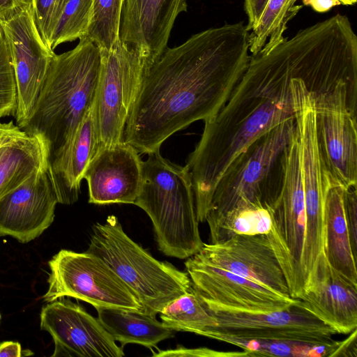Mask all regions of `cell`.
<instances>
[{"label": "cell", "mask_w": 357, "mask_h": 357, "mask_svg": "<svg viewBox=\"0 0 357 357\" xmlns=\"http://www.w3.org/2000/svg\"><path fill=\"white\" fill-rule=\"evenodd\" d=\"M249 46L250 33L240 22L167 47L145 71L123 142L149 154L192 123L213 117L246 70Z\"/></svg>", "instance_id": "6da1fadb"}, {"label": "cell", "mask_w": 357, "mask_h": 357, "mask_svg": "<svg viewBox=\"0 0 357 357\" xmlns=\"http://www.w3.org/2000/svg\"><path fill=\"white\" fill-rule=\"evenodd\" d=\"M299 66L296 34L267 53L251 56L228 100L204 122L202 137L185 165L199 222L206 221L215 186L232 160L258 137L294 119L291 81Z\"/></svg>", "instance_id": "7a4b0ae2"}, {"label": "cell", "mask_w": 357, "mask_h": 357, "mask_svg": "<svg viewBox=\"0 0 357 357\" xmlns=\"http://www.w3.org/2000/svg\"><path fill=\"white\" fill-rule=\"evenodd\" d=\"M73 50L53 56L33 110L22 129L46 142L48 160L72 138L92 108L98 86L100 52L86 38Z\"/></svg>", "instance_id": "3957f363"}, {"label": "cell", "mask_w": 357, "mask_h": 357, "mask_svg": "<svg viewBox=\"0 0 357 357\" xmlns=\"http://www.w3.org/2000/svg\"><path fill=\"white\" fill-rule=\"evenodd\" d=\"M142 165V183L134 204L149 216L160 251L188 259L204 244L190 174L185 166L164 158L160 151L149 153Z\"/></svg>", "instance_id": "277c9868"}, {"label": "cell", "mask_w": 357, "mask_h": 357, "mask_svg": "<svg viewBox=\"0 0 357 357\" xmlns=\"http://www.w3.org/2000/svg\"><path fill=\"white\" fill-rule=\"evenodd\" d=\"M87 252L100 258L137 298L146 312L156 315L192 289L186 272L160 261L133 241L115 215L92 228Z\"/></svg>", "instance_id": "5b68a950"}, {"label": "cell", "mask_w": 357, "mask_h": 357, "mask_svg": "<svg viewBox=\"0 0 357 357\" xmlns=\"http://www.w3.org/2000/svg\"><path fill=\"white\" fill-rule=\"evenodd\" d=\"M295 128L287 120L252 141L220 178L206 221L214 225L241 199L271 206L282 185L284 152Z\"/></svg>", "instance_id": "8992f818"}, {"label": "cell", "mask_w": 357, "mask_h": 357, "mask_svg": "<svg viewBox=\"0 0 357 357\" xmlns=\"http://www.w3.org/2000/svg\"><path fill=\"white\" fill-rule=\"evenodd\" d=\"M266 208L271 218L268 239L284 274L290 296L301 299L304 295L301 255L305 199L300 142L296 128L284 152L280 193L274 203Z\"/></svg>", "instance_id": "52a82bcc"}, {"label": "cell", "mask_w": 357, "mask_h": 357, "mask_svg": "<svg viewBox=\"0 0 357 357\" xmlns=\"http://www.w3.org/2000/svg\"><path fill=\"white\" fill-rule=\"evenodd\" d=\"M48 265V289L43 296L47 303L70 297L94 307H121L146 312L114 271L94 255L61 250Z\"/></svg>", "instance_id": "ba28073f"}, {"label": "cell", "mask_w": 357, "mask_h": 357, "mask_svg": "<svg viewBox=\"0 0 357 357\" xmlns=\"http://www.w3.org/2000/svg\"><path fill=\"white\" fill-rule=\"evenodd\" d=\"M100 52L93 107L98 149L123 142L126 123L147 68L138 52L121 40L112 50Z\"/></svg>", "instance_id": "9c48e42d"}, {"label": "cell", "mask_w": 357, "mask_h": 357, "mask_svg": "<svg viewBox=\"0 0 357 357\" xmlns=\"http://www.w3.org/2000/svg\"><path fill=\"white\" fill-rule=\"evenodd\" d=\"M316 138L321 166L331 184L357 185V108L344 82L314 96Z\"/></svg>", "instance_id": "30bf717a"}, {"label": "cell", "mask_w": 357, "mask_h": 357, "mask_svg": "<svg viewBox=\"0 0 357 357\" xmlns=\"http://www.w3.org/2000/svg\"><path fill=\"white\" fill-rule=\"evenodd\" d=\"M202 301L218 323L204 335L209 338L222 335L324 344L335 342L332 336L336 331L308 310L300 299L285 309L269 312L240 311Z\"/></svg>", "instance_id": "8fae6325"}, {"label": "cell", "mask_w": 357, "mask_h": 357, "mask_svg": "<svg viewBox=\"0 0 357 357\" xmlns=\"http://www.w3.org/2000/svg\"><path fill=\"white\" fill-rule=\"evenodd\" d=\"M13 68L16 125L22 130L33 110L55 53L44 43L33 8L0 22Z\"/></svg>", "instance_id": "7c38bea8"}, {"label": "cell", "mask_w": 357, "mask_h": 357, "mask_svg": "<svg viewBox=\"0 0 357 357\" xmlns=\"http://www.w3.org/2000/svg\"><path fill=\"white\" fill-rule=\"evenodd\" d=\"M40 326L52 336V357H122L124 352L98 319L64 298L43 307Z\"/></svg>", "instance_id": "4fadbf2b"}, {"label": "cell", "mask_w": 357, "mask_h": 357, "mask_svg": "<svg viewBox=\"0 0 357 357\" xmlns=\"http://www.w3.org/2000/svg\"><path fill=\"white\" fill-rule=\"evenodd\" d=\"M185 266L194 291L203 300L224 307L250 312H269L285 309L298 300L211 265L195 255L187 259Z\"/></svg>", "instance_id": "5bb4252c"}, {"label": "cell", "mask_w": 357, "mask_h": 357, "mask_svg": "<svg viewBox=\"0 0 357 357\" xmlns=\"http://www.w3.org/2000/svg\"><path fill=\"white\" fill-rule=\"evenodd\" d=\"M59 203L49 162L0 199V236L26 243L53 222Z\"/></svg>", "instance_id": "9a60e30c"}, {"label": "cell", "mask_w": 357, "mask_h": 357, "mask_svg": "<svg viewBox=\"0 0 357 357\" xmlns=\"http://www.w3.org/2000/svg\"><path fill=\"white\" fill-rule=\"evenodd\" d=\"M195 255L211 265L291 297L284 274L266 234L234 235L224 241L204 243Z\"/></svg>", "instance_id": "2e32d148"}, {"label": "cell", "mask_w": 357, "mask_h": 357, "mask_svg": "<svg viewBox=\"0 0 357 357\" xmlns=\"http://www.w3.org/2000/svg\"><path fill=\"white\" fill-rule=\"evenodd\" d=\"M142 165L139 152L130 144L121 142L100 147L84 176L89 202L134 204L142 183Z\"/></svg>", "instance_id": "e0dca14e"}, {"label": "cell", "mask_w": 357, "mask_h": 357, "mask_svg": "<svg viewBox=\"0 0 357 357\" xmlns=\"http://www.w3.org/2000/svg\"><path fill=\"white\" fill-rule=\"evenodd\" d=\"M186 10V0H123L120 39L148 68L167 47L175 20Z\"/></svg>", "instance_id": "ac0fdd59"}, {"label": "cell", "mask_w": 357, "mask_h": 357, "mask_svg": "<svg viewBox=\"0 0 357 357\" xmlns=\"http://www.w3.org/2000/svg\"><path fill=\"white\" fill-rule=\"evenodd\" d=\"M93 107L68 144L48 160L60 204H72L77 201L84 173L98 150Z\"/></svg>", "instance_id": "d6986e66"}, {"label": "cell", "mask_w": 357, "mask_h": 357, "mask_svg": "<svg viewBox=\"0 0 357 357\" xmlns=\"http://www.w3.org/2000/svg\"><path fill=\"white\" fill-rule=\"evenodd\" d=\"M303 305L337 333L357 328V285L328 263L314 289L300 299Z\"/></svg>", "instance_id": "ffe728a7"}, {"label": "cell", "mask_w": 357, "mask_h": 357, "mask_svg": "<svg viewBox=\"0 0 357 357\" xmlns=\"http://www.w3.org/2000/svg\"><path fill=\"white\" fill-rule=\"evenodd\" d=\"M344 190L340 185L328 183L324 202V252L329 264L357 285L356 257L352 251L344 213Z\"/></svg>", "instance_id": "44dd1931"}, {"label": "cell", "mask_w": 357, "mask_h": 357, "mask_svg": "<svg viewBox=\"0 0 357 357\" xmlns=\"http://www.w3.org/2000/svg\"><path fill=\"white\" fill-rule=\"evenodd\" d=\"M46 142L38 135H23L0 146V199L48 162Z\"/></svg>", "instance_id": "7402d4cb"}, {"label": "cell", "mask_w": 357, "mask_h": 357, "mask_svg": "<svg viewBox=\"0 0 357 357\" xmlns=\"http://www.w3.org/2000/svg\"><path fill=\"white\" fill-rule=\"evenodd\" d=\"M98 320L115 341L123 347L130 343L150 349L173 337V330L158 321L155 315L134 310L96 307Z\"/></svg>", "instance_id": "603a6c76"}, {"label": "cell", "mask_w": 357, "mask_h": 357, "mask_svg": "<svg viewBox=\"0 0 357 357\" xmlns=\"http://www.w3.org/2000/svg\"><path fill=\"white\" fill-rule=\"evenodd\" d=\"M271 227L268 208L261 202L243 199L209 227L211 243L224 241L234 235L266 234Z\"/></svg>", "instance_id": "cb8c5ba5"}, {"label": "cell", "mask_w": 357, "mask_h": 357, "mask_svg": "<svg viewBox=\"0 0 357 357\" xmlns=\"http://www.w3.org/2000/svg\"><path fill=\"white\" fill-rule=\"evenodd\" d=\"M297 0H268L257 24L250 33L249 51L252 56L267 53L282 43L287 24L302 6Z\"/></svg>", "instance_id": "d4e9b609"}, {"label": "cell", "mask_w": 357, "mask_h": 357, "mask_svg": "<svg viewBox=\"0 0 357 357\" xmlns=\"http://www.w3.org/2000/svg\"><path fill=\"white\" fill-rule=\"evenodd\" d=\"M159 314L162 323L176 331L204 336L218 326L215 319L192 288L169 303Z\"/></svg>", "instance_id": "484cf974"}, {"label": "cell", "mask_w": 357, "mask_h": 357, "mask_svg": "<svg viewBox=\"0 0 357 357\" xmlns=\"http://www.w3.org/2000/svg\"><path fill=\"white\" fill-rule=\"evenodd\" d=\"M215 340L241 348L247 356L331 357L339 341L331 344L299 341L266 340L219 335Z\"/></svg>", "instance_id": "4316f807"}, {"label": "cell", "mask_w": 357, "mask_h": 357, "mask_svg": "<svg viewBox=\"0 0 357 357\" xmlns=\"http://www.w3.org/2000/svg\"><path fill=\"white\" fill-rule=\"evenodd\" d=\"M123 0H93L89 24L83 36L100 51H109L120 42Z\"/></svg>", "instance_id": "83f0119b"}, {"label": "cell", "mask_w": 357, "mask_h": 357, "mask_svg": "<svg viewBox=\"0 0 357 357\" xmlns=\"http://www.w3.org/2000/svg\"><path fill=\"white\" fill-rule=\"evenodd\" d=\"M93 0H69L66 4L54 31L51 47L74 41L86 33Z\"/></svg>", "instance_id": "f1b7e54d"}, {"label": "cell", "mask_w": 357, "mask_h": 357, "mask_svg": "<svg viewBox=\"0 0 357 357\" xmlns=\"http://www.w3.org/2000/svg\"><path fill=\"white\" fill-rule=\"evenodd\" d=\"M15 107L14 71L9 50L2 33L0 39V119L10 115L14 116Z\"/></svg>", "instance_id": "f546056e"}, {"label": "cell", "mask_w": 357, "mask_h": 357, "mask_svg": "<svg viewBox=\"0 0 357 357\" xmlns=\"http://www.w3.org/2000/svg\"><path fill=\"white\" fill-rule=\"evenodd\" d=\"M69 0H34L33 13L37 29L46 46L51 40L61 13Z\"/></svg>", "instance_id": "4dcf8cb0"}, {"label": "cell", "mask_w": 357, "mask_h": 357, "mask_svg": "<svg viewBox=\"0 0 357 357\" xmlns=\"http://www.w3.org/2000/svg\"><path fill=\"white\" fill-rule=\"evenodd\" d=\"M344 207L353 253L357 251V185L344 190Z\"/></svg>", "instance_id": "1f68e13d"}, {"label": "cell", "mask_w": 357, "mask_h": 357, "mask_svg": "<svg viewBox=\"0 0 357 357\" xmlns=\"http://www.w3.org/2000/svg\"><path fill=\"white\" fill-rule=\"evenodd\" d=\"M153 356H178V357H233L247 356L245 351L222 352L212 350L206 347L188 349L183 347H178L175 349L159 350L158 353L153 354Z\"/></svg>", "instance_id": "d6a6232c"}, {"label": "cell", "mask_w": 357, "mask_h": 357, "mask_svg": "<svg viewBox=\"0 0 357 357\" xmlns=\"http://www.w3.org/2000/svg\"><path fill=\"white\" fill-rule=\"evenodd\" d=\"M34 0H0V22L33 8Z\"/></svg>", "instance_id": "836d02e7"}, {"label": "cell", "mask_w": 357, "mask_h": 357, "mask_svg": "<svg viewBox=\"0 0 357 357\" xmlns=\"http://www.w3.org/2000/svg\"><path fill=\"white\" fill-rule=\"evenodd\" d=\"M268 0H244V10L248 17L246 29L251 31L259 22Z\"/></svg>", "instance_id": "e575fe53"}, {"label": "cell", "mask_w": 357, "mask_h": 357, "mask_svg": "<svg viewBox=\"0 0 357 357\" xmlns=\"http://www.w3.org/2000/svg\"><path fill=\"white\" fill-rule=\"evenodd\" d=\"M351 335L344 340L339 341L332 356H357L356 335L357 330L355 329L350 333Z\"/></svg>", "instance_id": "d590c367"}, {"label": "cell", "mask_w": 357, "mask_h": 357, "mask_svg": "<svg viewBox=\"0 0 357 357\" xmlns=\"http://www.w3.org/2000/svg\"><path fill=\"white\" fill-rule=\"evenodd\" d=\"M24 132L17 125H15L13 121L8 123L0 121V146L9 142Z\"/></svg>", "instance_id": "8d00e7d4"}, {"label": "cell", "mask_w": 357, "mask_h": 357, "mask_svg": "<svg viewBox=\"0 0 357 357\" xmlns=\"http://www.w3.org/2000/svg\"><path fill=\"white\" fill-rule=\"evenodd\" d=\"M303 4L311 7L317 13H326L333 7L340 6L338 0H302Z\"/></svg>", "instance_id": "74e56055"}, {"label": "cell", "mask_w": 357, "mask_h": 357, "mask_svg": "<svg viewBox=\"0 0 357 357\" xmlns=\"http://www.w3.org/2000/svg\"><path fill=\"white\" fill-rule=\"evenodd\" d=\"M22 351L21 345L17 342H0V357H21Z\"/></svg>", "instance_id": "f35d334b"}, {"label": "cell", "mask_w": 357, "mask_h": 357, "mask_svg": "<svg viewBox=\"0 0 357 357\" xmlns=\"http://www.w3.org/2000/svg\"><path fill=\"white\" fill-rule=\"evenodd\" d=\"M341 4L344 6H352L356 4V0H338Z\"/></svg>", "instance_id": "ab89813d"}, {"label": "cell", "mask_w": 357, "mask_h": 357, "mask_svg": "<svg viewBox=\"0 0 357 357\" xmlns=\"http://www.w3.org/2000/svg\"><path fill=\"white\" fill-rule=\"evenodd\" d=\"M1 35H2V32H1V28H0V39H1Z\"/></svg>", "instance_id": "60d3db41"}, {"label": "cell", "mask_w": 357, "mask_h": 357, "mask_svg": "<svg viewBox=\"0 0 357 357\" xmlns=\"http://www.w3.org/2000/svg\"><path fill=\"white\" fill-rule=\"evenodd\" d=\"M0 319H1V314H0Z\"/></svg>", "instance_id": "b9f144b4"}, {"label": "cell", "mask_w": 357, "mask_h": 357, "mask_svg": "<svg viewBox=\"0 0 357 357\" xmlns=\"http://www.w3.org/2000/svg\"><path fill=\"white\" fill-rule=\"evenodd\" d=\"M2 146V145H1Z\"/></svg>", "instance_id": "7bdbcfd3"}]
</instances>
